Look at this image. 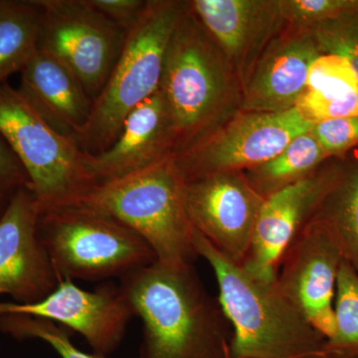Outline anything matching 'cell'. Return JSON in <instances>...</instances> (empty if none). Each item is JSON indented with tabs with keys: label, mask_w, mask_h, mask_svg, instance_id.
Instances as JSON below:
<instances>
[{
	"label": "cell",
	"mask_w": 358,
	"mask_h": 358,
	"mask_svg": "<svg viewBox=\"0 0 358 358\" xmlns=\"http://www.w3.org/2000/svg\"><path fill=\"white\" fill-rule=\"evenodd\" d=\"M29 185L24 167L0 136V217L21 188Z\"/></svg>",
	"instance_id": "29"
},
{
	"label": "cell",
	"mask_w": 358,
	"mask_h": 358,
	"mask_svg": "<svg viewBox=\"0 0 358 358\" xmlns=\"http://www.w3.org/2000/svg\"><path fill=\"white\" fill-rule=\"evenodd\" d=\"M310 30L320 52L345 58L358 79V15L329 21Z\"/></svg>",
	"instance_id": "26"
},
{
	"label": "cell",
	"mask_w": 358,
	"mask_h": 358,
	"mask_svg": "<svg viewBox=\"0 0 358 358\" xmlns=\"http://www.w3.org/2000/svg\"><path fill=\"white\" fill-rule=\"evenodd\" d=\"M188 6L219 47L242 88L287 24L280 0H193Z\"/></svg>",
	"instance_id": "15"
},
{
	"label": "cell",
	"mask_w": 358,
	"mask_h": 358,
	"mask_svg": "<svg viewBox=\"0 0 358 358\" xmlns=\"http://www.w3.org/2000/svg\"><path fill=\"white\" fill-rule=\"evenodd\" d=\"M39 214L26 185L0 217V296L8 294L14 303L43 300L61 281L37 234Z\"/></svg>",
	"instance_id": "13"
},
{
	"label": "cell",
	"mask_w": 358,
	"mask_h": 358,
	"mask_svg": "<svg viewBox=\"0 0 358 358\" xmlns=\"http://www.w3.org/2000/svg\"><path fill=\"white\" fill-rule=\"evenodd\" d=\"M119 286L143 322L138 358H232V327L193 265L155 261Z\"/></svg>",
	"instance_id": "1"
},
{
	"label": "cell",
	"mask_w": 358,
	"mask_h": 358,
	"mask_svg": "<svg viewBox=\"0 0 358 358\" xmlns=\"http://www.w3.org/2000/svg\"><path fill=\"white\" fill-rule=\"evenodd\" d=\"M327 155L308 131L296 136L274 159L245 173L257 192L267 199L273 193L315 173Z\"/></svg>",
	"instance_id": "20"
},
{
	"label": "cell",
	"mask_w": 358,
	"mask_h": 358,
	"mask_svg": "<svg viewBox=\"0 0 358 358\" xmlns=\"http://www.w3.org/2000/svg\"><path fill=\"white\" fill-rule=\"evenodd\" d=\"M42 9L38 50L58 59L95 101L121 53L126 32L87 0H37Z\"/></svg>",
	"instance_id": "9"
},
{
	"label": "cell",
	"mask_w": 358,
	"mask_h": 358,
	"mask_svg": "<svg viewBox=\"0 0 358 358\" xmlns=\"http://www.w3.org/2000/svg\"><path fill=\"white\" fill-rule=\"evenodd\" d=\"M343 260L333 235L312 218L289 245L275 277L280 292L326 339L336 329L334 300Z\"/></svg>",
	"instance_id": "11"
},
{
	"label": "cell",
	"mask_w": 358,
	"mask_h": 358,
	"mask_svg": "<svg viewBox=\"0 0 358 358\" xmlns=\"http://www.w3.org/2000/svg\"><path fill=\"white\" fill-rule=\"evenodd\" d=\"M41 21L37 0H0V83L20 74L38 50Z\"/></svg>",
	"instance_id": "19"
},
{
	"label": "cell",
	"mask_w": 358,
	"mask_h": 358,
	"mask_svg": "<svg viewBox=\"0 0 358 358\" xmlns=\"http://www.w3.org/2000/svg\"><path fill=\"white\" fill-rule=\"evenodd\" d=\"M87 2L105 17L129 31L147 6V0H87Z\"/></svg>",
	"instance_id": "30"
},
{
	"label": "cell",
	"mask_w": 358,
	"mask_h": 358,
	"mask_svg": "<svg viewBox=\"0 0 358 358\" xmlns=\"http://www.w3.org/2000/svg\"><path fill=\"white\" fill-rule=\"evenodd\" d=\"M22 315L59 324L81 334L96 355L107 357L119 348L133 319L120 286L103 285L94 291L63 279L43 300L32 303L0 301V315Z\"/></svg>",
	"instance_id": "12"
},
{
	"label": "cell",
	"mask_w": 358,
	"mask_h": 358,
	"mask_svg": "<svg viewBox=\"0 0 358 358\" xmlns=\"http://www.w3.org/2000/svg\"><path fill=\"white\" fill-rule=\"evenodd\" d=\"M81 204L105 212L133 229L154 250L157 262L185 267L197 258L186 207V181L174 155L100 183Z\"/></svg>",
	"instance_id": "4"
},
{
	"label": "cell",
	"mask_w": 358,
	"mask_h": 358,
	"mask_svg": "<svg viewBox=\"0 0 358 358\" xmlns=\"http://www.w3.org/2000/svg\"><path fill=\"white\" fill-rule=\"evenodd\" d=\"M336 329L326 339L324 358H358V275L343 260L334 300Z\"/></svg>",
	"instance_id": "22"
},
{
	"label": "cell",
	"mask_w": 358,
	"mask_h": 358,
	"mask_svg": "<svg viewBox=\"0 0 358 358\" xmlns=\"http://www.w3.org/2000/svg\"><path fill=\"white\" fill-rule=\"evenodd\" d=\"M176 143L169 106L159 90L129 113L108 150L88 155L90 169L100 183L120 178L174 155Z\"/></svg>",
	"instance_id": "17"
},
{
	"label": "cell",
	"mask_w": 358,
	"mask_h": 358,
	"mask_svg": "<svg viewBox=\"0 0 358 358\" xmlns=\"http://www.w3.org/2000/svg\"><path fill=\"white\" fill-rule=\"evenodd\" d=\"M294 108L310 124L358 117V92L346 96H326L307 90Z\"/></svg>",
	"instance_id": "27"
},
{
	"label": "cell",
	"mask_w": 358,
	"mask_h": 358,
	"mask_svg": "<svg viewBox=\"0 0 358 358\" xmlns=\"http://www.w3.org/2000/svg\"><path fill=\"white\" fill-rule=\"evenodd\" d=\"M0 136L24 167L40 213L81 204L100 185L77 141L56 131L7 82L0 83Z\"/></svg>",
	"instance_id": "6"
},
{
	"label": "cell",
	"mask_w": 358,
	"mask_h": 358,
	"mask_svg": "<svg viewBox=\"0 0 358 358\" xmlns=\"http://www.w3.org/2000/svg\"><path fill=\"white\" fill-rule=\"evenodd\" d=\"M18 89L56 131L77 141L91 117L93 101L67 66L37 50L20 72Z\"/></svg>",
	"instance_id": "18"
},
{
	"label": "cell",
	"mask_w": 358,
	"mask_h": 358,
	"mask_svg": "<svg viewBox=\"0 0 358 358\" xmlns=\"http://www.w3.org/2000/svg\"><path fill=\"white\" fill-rule=\"evenodd\" d=\"M307 90L326 96L350 95L358 92V79L345 58L322 54L308 70Z\"/></svg>",
	"instance_id": "25"
},
{
	"label": "cell",
	"mask_w": 358,
	"mask_h": 358,
	"mask_svg": "<svg viewBox=\"0 0 358 358\" xmlns=\"http://www.w3.org/2000/svg\"><path fill=\"white\" fill-rule=\"evenodd\" d=\"M266 47L242 88L244 112L294 109L307 91L308 70L322 52L313 32L291 26Z\"/></svg>",
	"instance_id": "16"
},
{
	"label": "cell",
	"mask_w": 358,
	"mask_h": 358,
	"mask_svg": "<svg viewBox=\"0 0 358 358\" xmlns=\"http://www.w3.org/2000/svg\"><path fill=\"white\" fill-rule=\"evenodd\" d=\"M185 7L186 1H148L126 32L119 58L77 138L84 152L94 155L108 150L129 113L159 91L167 47Z\"/></svg>",
	"instance_id": "5"
},
{
	"label": "cell",
	"mask_w": 358,
	"mask_h": 358,
	"mask_svg": "<svg viewBox=\"0 0 358 358\" xmlns=\"http://www.w3.org/2000/svg\"><path fill=\"white\" fill-rule=\"evenodd\" d=\"M280 6L287 24L301 29L358 15V0H280Z\"/></svg>",
	"instance_id": "24"
},
{
	"label": "cell",
	"mask_w": 358,
	"mask_h": 358,
	"mask_svg": "<svg viewBox=\"0 0 358 358\" xmlns=\"http://www.w3.org/2000/svg\"><path fill=\"white\" fill-rule=\"evenodd\" d=\"M265 199L242 171L186 181V207L193 227L240 265L248 254Z\"/></svg>",
	"instance_id": "10"
},
{
	"label": "cell",
	"mask_w": 358,
	"mask_h": 358,
	"mask_svg": "<svg viewBox=\"0 0 358 358\" xmlns=\"http://www.w3.org/2000/svg\"><path fill=\"white\" fill-rule=\"evenodd\" d=\"M234 74L186 1L167 47L159 87L176 131L174 155L228 121L235 103L241 107Z\"/></svg>",
	"instance_id": "3"
},
{
	"label": "cell",
	"mask_w": 358,
	"mask_h": 358,
	"mask_svg": "<svg viewBox=\"0 0 358 358\" xmlns=\"http://www.w3.org/2000/svg\"><path fill=\"white\" fill-rule=\"evenodd\" d=\"M197 257L210 266L232 327V358H324L326 338L278 289L221 254L194 229Z\"/></svg>",
	"instance_id": "2"
},
{
	"label": "cell",
	"mask_w": 358,
	"mask_h": 358,
	"mask_svg": "<svg viewBox=\"0 0 358 358\" xmlns=\"http://www.w3.org/2000/svg\"><path fill=\"white\" fill-rule=\"evenodd\" d=\"M313 124L299 110L244 112L174 155L185 181L226 171H246L274 159Z\"/></svg>",
	"instance_id": "8"
},
{
	"label": "cell",
	"mask_w": 358,
	"mask_h": 358,
	"mask_svg": "<svg viewBox=\"0 0 358 358\" xmlns=\"http://www.w3.org/2000/svg\"><path fill=\"white\" fill-rule=\"evenodd\" d=\"M339 176L336 171H315L265 199L242 264L247 272L262 281L275 282L282 255L312 220Z\"/></svg>",
	"instance_id": "14"
},
{
	"label": "cell",
	"mask_w": 358,
	"mask_h": 358,
	"mask_svg": "<svg viewBox=\"0 0 358 358\" xmlns=\"http://www.w3.org/2000/svg\"><path fill=\"white\" fill-rule=\"evenodd\" d=\"M0 331L20 341L41 339L48 343L61 358H109L82 352L73 345L65 329L40 317L22 315H0Z\"/></svg>",
	"instance_id": "23"
},
{
	"label": "cell",
	"mask_w": 358,
	"mask_h": 358,
	"mask_svg": "<svg viewBox=\"0 0 358 358\" xmlns=\"http://www.w3.org/2000/svg\"><path fill=\"white\" fill-rule=\"evenodd\" d=\"M37 234L61 280L121 279L157 261L138 233L83 204L41 212Z\"/></svg>",
	"instance_id": "7"
},
{
	"label": "cell",
	"mask_w": 358,
	"mask_h": 358,
	"mask_svg": "<svg viewBox=\"0 0 358 358\" xmlns=\"http://www.w3.org/2000/svg\"><path fill=\"white\" fill-rule=\"evenodd\" d=\"M333 235L343 260L358 275V164L339 176L313 217Z\"/></svg>",
	"instance_id": "21"
},
{
	"label": "cell",
	"mask_w": 358,
	"mask_h": 358,
	"mask_svg": "<svg viewBox=\"0 0 358 358\" xmlns=\"http://www.w3.org/2000/svg\"><path fill=\"white\" fill-rule=\"evenodd\" d=\"M310 131L327 157L341 155L358 143V117L317 122Z\"/></svg>",
	"instance_id": "28"
}]
</instances>
